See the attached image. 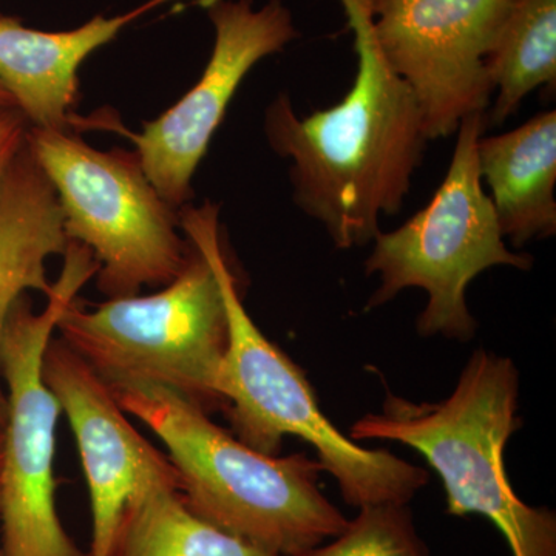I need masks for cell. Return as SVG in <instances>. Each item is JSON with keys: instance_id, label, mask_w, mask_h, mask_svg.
<instances>
[{"instance_id": "obj_13", "label": "cell", "mask_w": 556, "mask_h": 556, "mask_svg": "<svg viewBox=\"0 0 556 556\" xmlns=\"http://www.w3.org/2000/svg\"><path fill=\"white\" fill-rule=\"evenodd\" d=\"M64 215L53 186L27 139L0 175V343L14 303L28 291L49 295L47 260L68 248ZM7 422V391L0 375V431Z\"/></svg>"}, {"instance_id": "obj_7", "label": "cell", "mask_w": 556, "mask_h": 556, "mask_svg": "<svg viewBox=\"0 0 556 556\" xmlns=\"http://www.w3.org/2000/svg\"><path fill=\"white\" fill-rule=\"evenodd\" d=\"M27 144L56 192L68 240L97 258L102 294L131 298L142 287H166L182 273L192 243L137 152H102L72 131L36 127H28Z\"/></svg>"}, {"instance_id": "obj_4", "label": "cell", "mask_w": 556, "mask_h": 556, "mask_svg": "<svg viewBox=\"0 0 556 556\" xmlns=\"http://www.w3.org/2000/svg\"><path fill=\"white\" fill-rule=\"evenodd\" d=\"M518 390L514 362L478 350L452 396L415 404L388 393L382 412L358 419L351 438L417 450L444 482L450 515L489 518L514 556H556L554 511L522 503L504 466L508 439L522 426Z\"/></svg>"}, {"instance_id": "obj_10", "label": "cell", "mask_w": 556, "mask_h": 556, "mask_svg": "<svg viewBox=\"0 0 556 556\" xmlns=\"http://www.w3.org/2000/svg\"><path fill=\"white\" fill-rule=\"evenodd\" d=\"M215 40L199 83L141 134L130 135L142 169L169 206L192 200V178L225 118L244 76L260 61L299 38L291 10L281 0H219L207 9Z\"/></svg>"}, {"instance_id": "obj_15", "label": "cell", "mask_w": 556, "mask_h": 556, "mask_svg": "<svg viewBox=\"0 0 556 556\" xmlns=\"http://www.w3.org/2000/svg\"><path fill=\"white\" fill-rule=\"evenodd\" d=\"M108 556H278L197 517L175 479H159L130 497Z\"/></svg>"}, {"instance_id": "obj_8", "label": "cell", "mask_w": 556, "mask_h": 556, "mask_svg": "<svg viewBox=\"0 0 556 556\" xmlns=\"http://www.w3.org/2000/svg\"><path fill=\"white\" fill-rule=\"evenodd\" d=\"M47 306L27 294L14 303L2 343L0 375L7 391L0 473V556H89L65 532L56 508L54 450L61 405L42 378V361L61 314L100 270L89 248L70 241Z\"/></svg>"}, {"instance_id": "obj_19", "label": "cell", "mask_w": 556, "mask_h": 556, "mask_svg": "<svg viewBox=\"0 0 556 556\" xmlns=\"http://www.w3.org/2000/svg\"><path fill=\"white\" fill-rule=\"evenodd\" d=\"M16 109V102L11 98V94L7 91L5 87L0 84V115L10 112V110Z\"/></svg>"}, {"instance_id": "obj_9", "label": "cell", "mask_w": 556, "mask_h": 556, "mask_svg": "<svg viewBox=\"0 0 556 556\" xmlns=\"http://www.w3.org/2000/svg\"><path fill=\"white\" fill-rule=\"evenodd\" d=\"M518 0H376L375 31L390 67L408 84L428 141L486 113L489 60Z\"/></svg>"}, {"instance_id": "obj_18", "label": "cell", "mask_w": 556, "mask_h": 556, "mask_svg": "<svg viewBox=\"0 0 556 556\" xmlns=\"http://www.w3.org/2000/svg\"><path fill=\"white\" fill-rule=\"evenodd\" d=\"M28 127L27 119L17 109L0 115V175L25 144Z\"/></svg>"}, {"instance_id": "obj_3", "label": "cell", "mask_w": 556, "mask_h": 556, "mask_svg": "<svg viewBox=\"0 0 556 556\" xmlns=\"http://www.w3.org/2000/svg\"><path fill=\"white\" fill-rule=\"evenodd\" d=\"M218 215L211 201L178 211L182 233L200 241L214 260L225 295L228 346L218 393L237 438L269 456H276L285 437L308 442L350 506L408 504L427 484V471L386 450L361 447L321 413L302 369L265 338L244 308L239 280L223 249Z\"/></svg>"}, {"instance_id": "obj_1", "label": "cell", "mask_w": 556, "mask_h": 556, "mask_svg": "<svg viewBox=\"0 0 556 556\" xmlns=\"http://www.w3.org/2000/svg\"><path fill=\"white\" fill-rule=\"evenodd\" d=\"M354 35L357 72L334 108L299 116L278 94L265 113L270 149L291 161L292 197L336 248L371 243L382 215L407 199L428 139L415 93L390 67L375 31L376 0H338Z\"/></svg>"}, {"instance_id": "obj_6", "label": "cell", "mask_w": 556, "mask_h": 556, "mask_svg": "<svg viewBox=\"0 0 556 556\" xmlns=\"http://www.w3.org/2000/svg\"><path fill=\"white\" fill-rule=\"evenodd\" d=\"M485 127V113L463 119L447 175L433 199L401 228L380 230L365 262L367 276L380 278L367 309L386 305L408 288L427 292L426 309L417 318L424 338L470 340L477 331L467 305L470 281L493 266L529 270L533 265L532 255L507 249L482 185L478 142Z\"/></svg>"}, {"instance_id": "obj_17", "label": "cell", "mask_w": 556, "mask_h": 556, "mask_svg": "<svg viewBox=\"0 0 556 556\" xmlns=\"http://www.w3.org/2000/svg\"><path fill=\"white\" fill-rule=\"evenodd\" d=\"M299 556H428L407 504L358 508L353 521L328 546Z\"/></svg>"}, {"instance_id": "obj_20", "label": "cell", "mask_w": 556, "mask_h": 556, "mask_svg": "<svg viewBox=\"0 0 556 556\" xmlns=\"http://www.w3.org/2000/svg\"><path fill=\"white\" fill-rule=\"evenodd\" d=\"M219 2V0H200L199 5L203 7V9H208V7L214 5V3Z\"/></svg>"}, {"instance_id": "obj_12", "label": "cell", "mask_w": 556, "mask_h": 556, "mask_svg": "<svg viewBox=\"0 0 556 556\" xmlns=\"http://www.w3.org/2000/svg\"><path fill=\"white\" fill-rule=\"evenodd\" d=\"M169 2L174 0H148L127 13L112 17L98 14L65 31L35 30L17 17L0 14V84L28 126L70 131L76 126L73 108L79 98L83 62L131 22Z\"/></svg>"}, {"instance_id": "obj_14", "label": "cell", "mask_w": 556, "mask_h": 556, "mask_svg": "<svg viewBox=\"0 0 556 556\" xmlns=\"http://www.w3.org/2000/svg\"><path fill=\"white\" fill-rule=\"evenodd\" d=\"M478 166L504 239L521 248L527 241L555 236V110L507 134L482 135Z\"/></svg>"}, {"instance_id": "obj_21", "label": "cell", "mask_w": 556, "mask_h": 556, "mask_svg": "<svg viewBox=\"0 0 556 556\" xmlns=\"http://www.w3.org/2000/svg\"><path fill=\"white\" fill-rule=\"evenodd\" d=\"M2 450H3V434L0 431V473H2Z\"/></svg>"}, {"instance_id": "obj_5", "label": "cell", "mask_w": 556, "mask_h": 556, "mask_svg": "<svg viewBox=\"0 0 556 556\" xmlns=\"http://www.w3.org/2000/svg\"><path fill=\"white\" fill-rule=\"evenodd\" d=\"M186 268L152 295L109 299L94 309L72 302L56 331L110 391L163 387L208 413L225 408L219 371L228 346V314L214 260L189 239Z\"/></svg>"}, {"instance_id": "obj_11", "label": "cell", "mask_w": 556, "mask_h": 556, "mask_svg": "<svg viewBox=\"0 0 556 556\" xmlns=\"http://www.w3.org/2000/svg\"><path fill=\"white\" fill-rule=\"evenodd\" d=\"M42 378L67 416L83 460L91 507L89 556H108L130 497L159 479L178 481L177 470L135 430L110 388L64 340H50Z\"/></svg>"}, {"instance_id": "obj_2", "label": "cell", "mask_w": 556, "mask_h": 556, "mask_svg": "<svg viewBox=\"0 0 556 556\" xmlns=\"http://www.w3.org/2000/svg\"><path fill=\"white\" fill-rule=\"evenodd\" d=\"M112 394L166 445L179 495L197 517L278 556L305 554L346 529L345 515L318 486V460L263 455L167 388Z\"/></svg>"}, {"instance_id": "obj_16", "label": "cell", "mask_w": 556, "mask_h": 556, "mask_svg": "<svg viewBox=\"0 0 556 556\" xmlns=\"http://www.w3.org/2000/svg\"><path fill=\"white\" fill-rule=\"evenodd\" d=\"M496 93L486 123L500 126L533 90L556 84V0H518L489 60Z\"/></svg>"}]
</instances>
